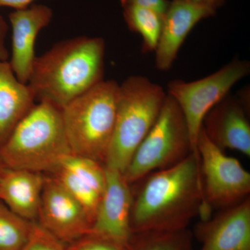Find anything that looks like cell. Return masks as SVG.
I'll list each match as a JSON object with an SVG mask.
<instances>
[{"label": "cell", "instance_id": "cell-1", "mask_svg": "<svg viewBox=\"0 0 250 250\" xmlns=\"http://www.w3.org/2000/svg\"><path fill=\"white\" fill-rule=\"evenodd\" d=\"M133 234L187 229L205 210L200 157L192 152L177 165L131 184Z\"/></svg>", "mask_w": 250, "mask_h": 250}, {"label": "cell", "instance_id": "cell-2", "mask_svg": "<svg viewBox=\"0 0 250 250\" xmlns=\"http://www.w3.org/2000/svg\"><path fill=\"white\" fill-rule=\"evenodd\" d=\"M106 43L78 36L57 42L33 64L27 84L39 102L63 108L103 82Z\"/></svg>", "mask_w": 250, "mask_h": 250}, {"label": "cell", "instance_id": "cell-3", "mask_svg": "<svg viewBox=\"0 0 250 250\" xmlns=\"http://www.w3.org/2000/svg\"><path fill=\"white\" fill-rule=\"evenodd\" d=\"M62 109L47 102L35 104L0 147L5 167L52 173L72 154Z\"/></svg>", "mask_w": 250, "mask_h": 250}, {"label": "cell", "instance_id": "cell-4", "mask_svg": "<svg viewBox=\"0 0 250 250\" xmlns=\"http://www.w3.org/2000/svg\"><path fill=\"white\" fill-rule=\"evenodd\" d=\"M167 92L141 75L119 84L116 121L104 166L123 173L159 116Z\"/></svg>", "mask_w": 250, "mask_h": 250}, {"label": "cell", "instance_id": "cell-5", "mask_svg": "<svg viewBox=\"0 0 250 250\" xmlns=\"http://www.w3.org/2000/svg\"><path fill=\"white\" fill-rule=\"evenodd\" d=\"M119 84L103 80L62 108L72 154L104 165L116 121Z\"/></svg>", "mask_w": 250, "mask_h": 250}, {"label": "cell", "instance_id": "cell-6", "mask_svg": "<svg viewBox=\"0 0 250 250\" xmlns=\"http://www.w3.org/2000/svg\"><path fill=\"white\" fill-rule=\"evenodd\" d=\"M193 152L183 113L167 93L159 116L123 172L131 185L144 176L177 165Z\"/></svg>", "mask_w": 250, "mask_h": 250}, {"label": "cell", "instance_id": "cell-7", "mask_svg": "<svg viewBox=\"0 0 250 250\" xmlns=\"http://www.w3.org/2000/svg\"><path fill=\"white\" fill-rule=\"evenodd\" d=\"M250 73V62L236 57L216 72L200 80L169 82L167 93L183 113L193 152H197V139L206 115Z\"/></svg>", "mask_w": 250, "mask_h": 250}, {"label": "cell", "instance_id": "cell-8", "mask_svg": "<svg viewBox=\"0 0 250 250\" xmlns=\"http://www.w3.org/2000/svg\"><path fill=\"white\" fill-rule=\"evenodd\" d=\"M205 210L202 220L210 217V210L223 209L239 203L250 194V174L238 159L227 156L200 130L197 143Z\"/></svg>", "mask_w": 250, "mask_h": 250}, {"label": "cell", "instance_id": "cell-9", "mask_svg": "<svg viewBox=\"0 0 250 250\" xmlns=\"http://www.w3.org/2000/svg\"><path fill=\"white\" fill-rule=\"evenodd\" d=\"M39 225L63 243L90 233L92 222L83 207L52 177H46L38 219Z\"/></svg>", "mask_w": 250, "mask_h": 250}, {"label": "cell", "instance_id": "cell-10", "mask_svg": "<svg viewBox=\"0 0 250 250\" xmlns=\"http://www.w3.org/2000/svg\"><path fill=\"white\" fill-rule=\"evenodd\" d=\"M105 170L106 188L88 234L129 244L133 236L130 223L131 185L119 171L106 167Z\"/></svg>", "mask_w": 250, "mask_h": 250}, {"label": "cell", "instance_id": "cell-11", "mask_svg": "<svg viewBox=\"0 0 250 250\" xmlns=\"http://www.w3.org/2000/svg\"><path fill=\"white\" fill-rule=\"evenodd\" d=\"M195 236L200 250H250V197L201 220Z\"/></svg>", "mask_w": 250, "mask_h": 250}, {"label": "cell", "instance_id": "cell-12", "mask_svg": "<svg viewBox=\"0 0 250 250\" xmlns=\"http://www.w3.org/2000/svg\"><path fill=\"white\" fill-rule=\"evenodd\" d=\"M53 10L45 4H33L9 15L12 30L9 62L18 80L27 83L37 56L36 41L39 33L52 22Z\"/></svg>", "mask_w": 250, "mask_h": 250}, {"label": "cell", "instance_id": "cell-13", "mask_svg": "<svg viewBox=\"0 0 250 250\" xmlns=\"http://www.w3.org/2000/svg\"><path fill=\"white\" fill-rule=\"evenodd\" d=\"M250 109L238 96L228 94L207 113L202 128L215 146L250 156Z\"/></svg>", "mask_w": 250, "mask_h": 250}, {"label": "cell", "instance_id": "cell-14", "mask_svg": "<svg viewBox=\"0 0 250 250\" xmlns=\"http://www.w3.org/2000/svg\"><path fill=\"white\" fill-rule=\"evenodd\" d=\"M216 11L184 0H171L163 15L160 37L155 50V65L167 71L177 59L179 49L192 29Z\"/></svg>", "mask_w": 250, "mask_h": 250}, {"label": "cell", "instance_id": "cell-15", "mask_svg": "<svg viewBox=\"0 0 250 250\" xmlns=\"http://www.w3.org/2000/svg\"><path fill=\"white\" fill-rule=\"evenodd\" d=\"M46 177L40 172L5 167L0 177V200L22 218L37 220Z\"/></svg>", "mask_w": 250, "mask_h": 250}, {"label": "cell", "instance_id": "cell-16", "mask_svg": "<svg viewBox=\"0 0 250 250\" xmlns=\"http://www.w3.org/2000/svg\"><path fill=\"white\" fill-rule=\"evenodd\" d=\"M29 85L18 80L8 62H0V147L35 105Z\"/></svg>", "mask_w": 250, "mask_h": 250}, {"label": "cell", "instance_id": "cell-17", "mask_svg": "<svg viewBox=\"0 0 250 250\" xmlns=\"http://www.w3.org/2000/svg\"><path fill=\"white\" fill-rule=\"evenodd\" d=\"M51 177L55 179L80 202L93 225L99 204L106 188V180L103 182L88 178L62 166H59L51 173Z\"/></svg>", "mask_w": 250, "mask_h": 250}, {"label": "cell", "instance_id": "cell-18", "mask_svg": "<svg viewBox=\"0 0 250 250\" xmlns=\"http://www.w3.org/2000/svg\"><path fill=\"white\" fill-rule=\"evenodd\" d=\"M123 18L129 30L142 39V52H155L161 27L163 15L154 10L134 5L123 6Z\"/></svg>", "mask_w": 250, "mask_h": 250}, {"label": "cell", "instance_id": "cell-19", "mask_svg": "<svg viewBox=\"0 0 250 250\" xmlns=\"http://www.w3.org/2000/svg\"><path fill=\"white\" fill-rule=\"evenodd\" d=\"M129 243L131 250H194L193 234L188 228L134 233Z\"/></svg>", "mask_w": 250, "mask_h": 250}, {"label": "cell", "instance_id": "cell-20", "mask_svg": "<svg viewBox=\"0 0 250 250\" xmlns=\"http://www.w3.org/2000/svg\"><path fill=\"white\" fill-rule=\"evenodd\" d=\"M34 223L15 213L0 200V250H22Z\"/></svg>", "mask_w": 250, "mask_h": 250}, {"label": "cell", "instance_id": "cell-21", "mask_svg": "<svg viewBox=\"0 0 250 250\" xmlns=\"http://www.w3.org/2000/svg\"><path fill=\"white\" fill-rule=\"evenodd\" d=\"M22 250H66V248L41 225L34 223L30 238Z\"/></svg>", "mask_w": 250, "mask_h": 250}, {"label": "cell", "instance_id": "cell-22", "mask_svg": "<svg viewBox=\"0 0 250 250\" xmlns=\"http://www.w3.org/2000/svg\"><path fill=\"white\" fill-rule=\"evenodd\" d=\"M66 250H131V248L130 243L121 244L88 234L70 243Z\"/></svg>", "mask_w": 250, "mask_h": 250}, {"label": "cell", "instance_id": "cell-23", "mask_svg": "<svg viewBox=\"0 0 250 250\" xmlns=\"http://www.w3.org/2000/svg\"><path fill=\"white\" fill-rule=\"evenodd\" d=\"M170 1L168 0H121V6L134 5L154 10L161 15H164L167 9Z\"/></svg>", "mask_w": 250, "mask_h": 250}, {"label": "cell", "instance_id": "cell-24", "mask_svg": "<svg viewBox=\"0 0 250 250\" xmlns=\"http://www.w3.org/2000/svg\"><path fill=\"white\" fill-rule=\"evenodd\" d=\"M9 31V24L0 14V62H8L9 60L10 52L6 43Z\"/></svg>", "mask_w": 250, "mask_h": 250}, {"label": "cell", "instance_id": "cell-25", "mask_svg": "<svg viewBox=\"0 0 250 250\" xmlns=\"http://www.w3.org/2000/svg\"><path fill=\"white\" fill-rule=\"evenodd\" d=\"M36 0H0V7H10L14 10L24 9L34 4Z\"/></svg>", "mask_w": 250, "mask_h": 250}, {"label": "cell", "instance_id": "cell-26", "mask_svg": "<svg viewBox=\"0 0 250 250\" xmlns=\"http://www.w3.org/2000/svg\"><path fill=\"white\" fill-rule=\"evenodd\" d=\"M184 1L202 5V6L217 11V9L223 6L228 0H184Z\"/></svg>", "mask_w": 250, "mask_h": 250}, {"label": "cell", "instance_id": "cell-27", "mask_svg": "<svg viewBox=\"0 0 250 250\" xmlns=\"http://www.w3.org/2000/svg\"><path fill=\"white\" fill-rule=\"evenodd\" d=\"M5 168V166L3 164L2 161L0 159V177H1V174H2L3 170Z\"/></svg>", "mask_w": 250, "mask_h": 250}]
</instances>
